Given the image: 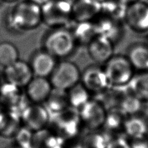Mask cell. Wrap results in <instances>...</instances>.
<instances>
[{
  "label": "cell",
  "instance_id": "cell-1",
  "mask_svg": "<svg viewBox=\"0 0 148 148\" xmlns=\"http://www.w3.org/2000/svg\"><path fill=\"white\" fill-rule=\"evenodd\" d=\"M7 23L8 27L16 33L37 28L43 23L41 5L33 0L18 2L8 15Z\"/></svg>",
  "mask_w": 148,
  "mask_h": 148
},
{
  "label": "cell",
  "instance_id": "cell-2",
  "mask_svg": "<svg viewBox=\"0 0 148 148\" xmlns=\"http://www.w3.org/2000/svg\"><path fill=\"white\" fill-rule=\"evenodd\" d=\"M43 49L56 59H64L75 52L78 44L68 27L53 28L44 36Z\"/></svg>",
  "mask_w": 148,
  "mask_h": 148
},
{
  "label": "cell",
  "instance_id": "cell-3",
  "mask_svg": "<svg viewBox=\"0 0 148 148\" xmlns=\"http://www.w3.org/2000/svg\"><path fill=\"white\" fill-rule=\"evenodd\" d=\"M72 5L70 0H47L41 5L43 23L52 29L68 27L73 22Z\"/></svg>",
  "mask_w": 148,
  "mask_h": 148
},
{
  "label": "cell",
  "instance_id": "cell-4",
  "mask_svg": "<svg viewBox=\"0 0 148 148\" xmlns=\"http://www.w3.org/2000/svg\"><path fill=\"white\" fill-rule=\"evenodd\" d=\"M50 130L63 140L74 138L82 124L78 110L71 107L50 116Z\"/></svg>",
  "mask_w": 148,
  "mask_h": 148
},
{
  "label": "cell",
  "instance_id": "cell-5",
  "mask_svg": "<svg viewBox=\"0 0 148 148\" xmlns=\"http://www.w3.org/2000/svg\"><path fill=\"white\" fill-rule=\"evenodd\" d=\"M104 72L110 86H126L134 75V68L127 56L113 55L104 64Z\"/></svg>",
  "mask_w": 148,
  "mask_h": 148
},
{
  "label": "cell",
  "instance_id": "cell-6",
  "mask_svg": "<svg viewBox=\"0 0 148 148\" xmlns=\"http://www.w3.org/2000/svg\"><path fill=\"white\" fill-rule=\"evenodd\" d=\"M81 74L77 65L64 60L57 63L49 79L53 88L67 91L80 83Z\"/></svg>",
  "mask_w": 148,
  "mask_h": 148
},
{
  "label": "cell",
  "instance_id": "cell-7",
  "mask_svg": "<svg viewBox=\"0 0 148 148\" xmlns=\"http://www.w3.org/2000/svg\"><path fill=\"white\" fill-rule=\"evenodd\" d=\"M50 116V113L45 105L32 103H30L20 114L22 125L33 132L48 127Z\"/></svg>",
  "mask_w": 148,
  "mask_h": 148
},
{
  "label": "cell",
  "instance_id": "cell-8",
  "mask_svg": "<svg viewBox=\"0 0 148 148\" xmlns=\"http://www.w3.org/2000/svg\"><path fill=\"white\" fill-rule=\"evenodd\" d=\"M14 84L5 83L2 84L0 92V105L5 109L13 111L20 115L29 105V100L25 90Z\"/></svg>",
  "mask_w": 148,
  "mask_h": 148
},
{
  "label": "cell",
  "instance_id": "cell-9",
  "mask_svg": "<svg viewBox=\"0 0 148 148\" xmlns=\"http://www.w3.org/2000/svg\"><path fill=\"white\" fill-rule=\"evenodd\" d=\"M107 110L100 101L90 99L78 110L82 125L90 131L100 129L104 125Z\"/></svg>",
  "mask_w": 148,
  "mask_h": 148
},
{
  "label": "cell",
  "instance_id": "cell-10",
  "mask_svg": "<svg viewBox=\"0 0 148 148\" xmlns=\"http://www.w3.org/2000/svg\"><path fill=\"white\" fill-rule=\"evenodd\" d=\"M80 83L91 94H101L110 86L104 68L98 65L87 67L81 74Z\"/></svg>",
  "mask_w": 148,
  "mask_h": 148
},
{
  "label": "cell",
  "instance_id": "cell-11",
  "mask_svg": "<svg viewBox=\"0 0 148 148\" xmlns=\"http://www.w3.org/2000/svg\"><path fill=\"white\" fill-rule=\"evenodd\" d=\"M124 22L134 32H148V3L138 0L128 5Z\"/></svg>",
  "mask_w": 148,
  "mask_h": 148
},
{
  "label": "cell",
  "instance_id": "cell-12",
  "mask_svg": "<svg viewBox=\"0 0 148 148\" xmlns=\"http://www.w3.org/2000/svg\"><path fill=\"white\" fill-rule=\"evenodd\" d=\"M3 76L7 83L25 88L33 78L34 74L30 63L19 59L4 68Z\"/></svg>",
  "mask_w": 148,
  "mask_h": 148
},
{
  "label": "cell",
  "instance_id": "cell-13",
  "mask_svg": "<svg viewBox=\"0 0 148 148\" xmlns=\"http://www.w3.org/2000/svg\"><path fill=\"white\" fill-rule=\"evenodd\" d=\"M101 10V2L97 0H75L72 5L73 22H93Z\"/></svg>",
  "mask_w": 148,
  "mask_h": 148
},
{
  "label": "cell",
  "instance_id": "cell-14",
  "mask_svg": "<svg viewBox=\"0 0 148 148\" xmlns=\"http://www.w3.org/2000/svg\"><path fill=\"white\" fill-rule=\"evenodd\" d=\"M24 89L29 101L43 104L48 99L53 87L49 78L34 76Z\"/></svg>",
  "mask_w": 148,
  "mask_h": 148
},
{
  "label": "cell",
  "instance_id": "cell-15",
  "mask_svg": "<svg viewBox=\"0 0 148 148\" xmlns=\"http://www.w3.org/2000/svg\"><path fill=\"white\" fill-rule=\"evenodd\" d=\"M114 44L104 36L97 35L87 45L89 57L97 64H105L113 55Z\"/></svg>",
  "mask_w": 148,
  "mask_h": 148
},
{
  "label": "cell",
  "instance_id": "cell-16",
  "mask_svg": "<svg viewBox=\"0 0 148 148\" xmlns=\"http://www.w3.org/2000/svg\"><path fill=\"white\" fill-rule=\"evenodd\" d=\"M57 63V59L43 49L34 53L30 64L34 76L49 78Z\"/></svg>",
  "mask_w": 148,
  "mask_h": 148
},
{
  "label": "cell",
  "instance_id": "cell-17",
  "mask_svg": "<svg viewBox=\"0 0 148 148\" xmlns=\"http://www.w3.org/2000/svg\"><path fill=\"white\" fill-rule=\"evenodd\" d=\"M97 35L109 39L113 44L118 42L123 33V22L100 14L93 21Z\"/></svg>",
  "mask_w": 148,
  "mask_h": 148
},
{
  "label": "cell",
  "instance_id": "cell-18",
  "mask_svg": "<svg viewBox=\"0 0 148 148\" xmlns=\"http://www.w3.org/2000/svg\"><path fill=\"white\" fill-rule=\"evenodd\" d=\"M123 132L131 140L148 138V118L143 113L127 116Z\"/></svg>",
  "mask_w": 148,
  "mask_h": 148
},
{
  "label": "cell",
  "instance_id": "cell-19",
  "mask_svg": "<svg viewBox=\"0 0 148 148\" xmlns=\"http://www.w3.org/2000/svg\"><path fill=\"white\" fill-rule=\"evenodd\" d=\"M22 122L19 114L0 108V136L6 138H14L22 127Z\"/></svg>",
  "mask_w": 148,
  "mask_h": 148
},
{
  "label": "cell",
  "instance_id": "cell-20",
  "mask_svg": "<svg viewBox=\"0 0 148 148\" xmlns=\"http://www.w3.org/2000/svg\"><path fill=\"white\" fill-rule=\"evenodd\" d=\"M69 26L78 45L87 46L97 35L93 22H73Z\"/></svg>",
  "mask_w": 148,
  "mask_h": 148
},
{
  "label": "cell",
  "instance_id": "cell-21",
  "mask_svg": "<svg viewBox=\"0 0 148 148\" xmlns=\"http://www.w3.org/2000/svg\"><path fill=\"white\" fill-rule=\"evenodd\" d=\"M128 92L133 94L144 102L148 101V71H139L126 86Z\"/></svg>",
  "mask_w": 148,
  "mask_h": 148
},
{
  "label": "cell",
  "instance_id": "cell-22",
  "mask_svg": "<svg viewBox=\"0 0 148 148\" xmlns=\"http://www.w3.org/2000/svg\"><path fill=\"white\" fill-rule=\"evenodd\" d=\"M127 57L134 69L148 71V46L146 44H133L128 49Z\"/></svg>",
  "mask_w": 148,
  "mask_h": 148
},
{
  "label": "cell",
  "instance_id": "cell-23",
  "mask_svg": "<svg viewBox=\"0 0 148 148\" xmlns=\"http://www.w3.org/2000/svg\"><path fill=\"white\" fill-rule=\"evenodd\" d=\"M63 141L47 127L34 132L32 148H55L63 146Z\"/></svg>",
  "mask_w": 148,
  "mask_h": 148
},
{
  "label": "cell",
  "instance_id": "cell-24",
  "mask_svg": "<svg viewBox=\"0 0 148 148\" xmlns=\"http://www.w3.org/2000/svg\"><path fill=\"white\" fill-rule=\"evenodd\" d=\"M127 116L118 107H112L107 110V116L103 127L108 133L118 134L120 131L123 130Z\"/></svg>",
  "mask_w": 148,
  "mask_h": 148
},
{
  "label": "cell",
  "instance_id": "cell-25",
  "mask_svg": "<svg viewBox=\"0 0 148 148\" xmlns=\"http://www.w3.org/2000/svg\"><path fill=\"white\" fill-rule=\"evenodd\" d=\"M101 14L113 20L124 22L128 5L121 0H106L101 3Z\"/></svg>",
  "mask_w": 148,
  "mask_h": 148
},
{
  "label": "cell",
  "instance_id": "cell-26",
  "mask_svg": "<svg viewBox=\"0 0 148 148\" xmlns=\"http://www.w3.org/2000/svg\"><path fill=\"white\" fill-rule=\"evenodd\" d=\"M50 115L59 113L69 107L67 91L53 88L48 99L44 103Z\"/></svg>",
  "mask_w": 148,
  "mask_h": 148
},
{
  "label": "cell",
  "instance_id": "cell-27",
  "mask_svg": "<svg viewBox=\"0 0 148 148\" xmlns=\"http://www.w3.org/2000/svg\"><path fill=\"white\" fill-rule=\"evenodd\" d=\"M69 107L78 110L91 99V94L80 82L67 91Z\"/></svg>",
  "mask_w": 148,
  "mask_h": 148
},
{
  "label": "cell",
  "instance_id": "cell-28",
  "mask_svg": "<svg viewBox=\"0 0 148 148\" xmlns=\"http://www.w3.org/2000/svg\"><path fill=\"white\" fill-rule=\"evenodd\" d=\"M144 101L131 93L123 95L119 102L118 107L127 116L142 113Z\"/></svg>",
  "mask_w": 148,
  "mask_h": 148
},
{
  "label": "cell",
  "instance_id": "cell-29",
  "mask_svg": "<svg viewBox=\"0 0 148 148\" xmlns=\"http://www.w3.org/2000/svg\"><path fill=\"white\" fill-rule=\"evenodd\" d=\"M20 59L17 47L10 42H0V66L5 68Z\"/></svg>",
  "mask_w": 148,
  "mask_h": 148
},
{
  "label": "cell",
  "instance_id": "cell-30",
  "mask_svg": "<svg viewBox=\"0 0 148 148\" xmlns=\"http://www.w3.org/2000/svg\"><path fill=\"white\" fill-rule=\"evenodd\" d=\"M93 131L87 135L82 142L86 148H107L112 137L107 131Z\"/></svg>",
  "mask_w": 148,
  "mask_h": 148
},
{
  "label": "cell",
  "instance_id": "cell-31",
  "mask_svg": "<svg viewBox=\"0 0 148 148\" xmlns=\"http://www.w3.org/2000/svg\"><path fill=\"white\" fill-rule=\"evenodd\" d=\"M33 133L22 125L14 136L15 144L20 148H32Z\"/></svg>",
  "mask_w": 148,
  "mask_h": 148
},
{
  "label": "cell",
  "instance_id": "cell-32",
  "mask_svg": "<svg viewBox=\"0 0 148 148\" xmlns=\"http://www.w3.org/2000/svg\"><path fill=\"white\" fill-rule=\"evenodd\" d=\"M130 143L125 136L115 135L111 138L107 148H130Z\"/></svg>",
  "mask_w": 148,
  "mask_h": 148
},
{
  "label": "cell",
  "instance_id": "cell-33",
  "mask_svg": "<svg viewBox=\"0 0 148 148\" xmlns=\"http://www.w3.org/2000/svg\"><path fill=\"white\" fill-rule=\"evenodd\" d=\"M131 141L130 148H148V138Z\"/></svg>",
  "mask_w": 148,
  "mask_h": 148
},
{
  "label": "cell",
  "instance_id": "cell-34",
  "mask_svg": "<svg viewBox=\"0 0 148 148\" xmlns=\"http://www.w3.org/2000/svg\"><path fill=\"white\" fill-rule=\"evenodd\" d=\"M121 1H123V3H125L129 5L132 3H134L136 1H138V0H121Z\"/></svg>",
  "mask_w": 148,
  "mask_h": 148
},
{
  "label": "cell",
  "instance_id": "cell-35",
  "mask_svg": "<svg viewBox=\"0 0 148 148\" xmlns=\"http://www.w3.org/2000/svg\"><path fill=\"white\" fill-rule=\"evenodd\" d=\"M7 148H20L19 146H18L17 144H14L13 145V146H10L9 147H7Z\"/></svg>",
  "mask_w": 148,
  "mask_h": 148
},
{
  "label": "cell",
  "instance_id": "cell-36",
  "mask_svg": "<svg viewBox=\"0 0 148 148\" xmlns=\"http://www.w3.org/2000/svg\"><path fill=\"white\" fill-rule=\"evenodd\" d=\"M2 1H4L6 2H15V1H19V0H2Z\"/></svg>",
  "mask_w": 148,
  "mask_h": 148
},
{
  "label": "cell",
  "instance_id": "cell-37",
  "mask_svg": "<svg viewBox=\"0 0 148 148\" xmlns=\"http://www.w3.org/2000/svg\"><path fill=\"white\" fill-rule=\"evenodd\" d=\"M2 83H1V81H0V92H1V87H2Z\"/></svg>",
  "mask_w": 148,
  "mask_h": 148
},
{
  "label": "cell",
  "instance_id": "cell-38",
  "mask_svg": "<svg viewBox=\"0 0 148 148\" xmlns=\"http://www.w3.org/2000/svg\"><path fill=\"white\" fill-rule=\"evenodd\" d=\"M55 148H65V147H63V146H59V147H55Z\"/></svg>",
  "mask_w": 148,
  "mask_h": 148
},
{
  "label": "cell",
  "instance_id": "cell-39",
  "mask_svg": "<svg viewBox=\"0 0 148 148\" xmlns=\"http://www.w3.org/2000/svg\"><path fill=\"white\" fill-rule=\"evenodd\" d=\"M97 1H100V2H103V1H106V0H97Z\"/></svg>",
  "mask_w": 148,
  "mask_h": 148
},
{
  "label": "cell",
  "instance_id": "cell-40",
  "mask_svg": "<svg viewBox=\"0 0 148 148\" xmlns=\"http://www.w3.org/2000/svg\"><path fill=\"white\" fill-rule=\"evenodd\" d=\"M147 44V46H148V40H147V44Z\"/></svg>",
  "mask_w": 148,
  "mask_h": 148
}]
</instances>
